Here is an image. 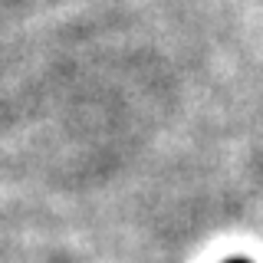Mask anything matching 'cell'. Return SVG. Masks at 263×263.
<instances>
[{
	"label": "cell",
	"instance_id": "1",
	"mask_svg": "<svg viewBox=\"0 0 263 263\" xmlns=\"http://www.w3.org/2000/svg\"><path fill=\"white\" fill-rule=\"evenodd\" d=\"M227 263H247V260H227Z\"/></svg>",
	"mask_w": 263,
	"mask_h": 263
}]
</instances>
